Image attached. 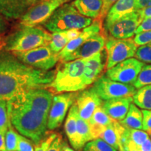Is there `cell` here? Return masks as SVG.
I'll use <instances>...</instances> for the list:
<instances>
[{
  "instance_id": "13",
  "label": "cell",
  "mask_w": 151,
  "mask_h": 151,
  "mask_svg": "<svg viewBox=\"0 0 151 151\" xmlns=\"http://www.w3.org/2000/svg\"><path fill=\"white\" fill-rule=\"evenodd\" d=\"M142 20L140 11L136 10L111 23L105 29L111 37L115 39H130L135 35L136 30Z\"/></svg>"
},
{
  "instance_id": "27",
  "label": "cell",
  "mask_w": 151,
  "mask_h": 151,
  "mask_svg": "<svg viewBox=\"0 0 151 151\" xmlns=\"http://www.w3.org/2000/svg\"><path fill=\"white\" fill-rule=\"evenodd\" d=\"M77 134H78V150L83 148L89 141L93 140L89 122L86 121L80 117H77Z\"/></svg>"
},
{
  "instance_id": "7",
  "label": "cell",
  "mask_w": 151,
  "mask_h": 151,
  "mask_svg": "<svg viewBox=\"0 0 151 151\" xmlns=\"http://www.w3.org/2000/svg\"><path fill=\"white\" fill-rule=\"evenodd\" d=\"M91 88L104 101L116 98L133 97L137 91L133 85L117 82L106 75L99 76L94 81Z\"/></svg>"
},
{
  "instance_id": "42",
  "label": "cell",
  "mask_w": 151,
  "mask_h": 151,
  "mask_svg": "<svg viewBox=\"0 0 151 151\" xmlns=\"http://www.w3.org/2000/svg\"><path fill=\"white\" fill-rule=\"evenodd\" d=\"M9 20L0 15V36H2L7 30L9 29Z\"/></svg>"
},
{
  "instance_id": "32",
  "label": "cell",
  "mask_w": 151,
  "mask_h": 151,
  "mask_svg": "<svg viewBox=\"0 0 151 151\" xmlns=\"http://www.w3.org/2000/svg\"><path fill=\"white\" fill-rule=\"evenodd\" d=\"M149 85H151V64L143 66L133 86L138 90Z\"/></svg>"
},
{
  "instance_id": "29",
  "label": "cell",
  "mask_w": 151,
  "mask_h": 151,
  "mask_svg": "<svg viewBox=\"0 0 151 151\" xmlns=\"http://www.w3.org/2000/svg\"><path fill=\"white\" fill-rule=\"evenodd\" d=\"M69 39L66 35L65 31L53 32L51 34V40L48 46L52 51L56 54H59L69 43Z\"/></svg>"
},
{
  "instance_id": "47",
  "label": "cell",
  "mask_w": 151,
  "mask_h": 151,
  "mask_svg": "<svg viewBox=\"0 0 151 151\" xmlns=\"http://www.w3.org/2000/svg\"><path fill=\"white\" fill-rule=\"evenodd\" d=\"M119 151H141L140 148H135V147H130L127 146H123L121 145L119 148Z\"/></svg>"
},
{
  "instance_id": "37",
  "label": "cell",
  "mask_w": 151,
  "mask_h": 151,
  "mask_svg": "<svg viewBox=\"0 0 151 151\" xmlns=\"http://www.w3.org/2000/svg\"><path fill=\"white\" fill-rule=\"evenodd\" d=\"M134 41L137 46H142L151 42V30L136 35Z\"/></svg>"
},
{
  "instance_id": "3",
  "label": "cell",
  "mask_w": 151,
  "mask_h": 151,
  "mask_svg": "<svg viewBox=\"0 0 151 151\" xmlns=\"http://www.w3.org/2000/svg\"><path fill=\"white\" fill-rule=\"evenodd\" d=\"M51 34L43 28L20 23L5 39L4 50L23 52L43 46H48Z\"/></svg>"
},
{
  "instance_id": "49",
  "label": "cell",
  "mask_w": 151,
  "mask_h": 151,
  "mask_svg": "<svg viewBox=\"0 0 151 151\" xmlns=\"http://www.w3.org/2000/svg\"><path fill=\"white\" fill-rule=\"evenodd\" d=\"M5 39L6 37H4V36H0V45L2 44V43H5Z\"/></svg>"
},
{
  "instance_id": "24",
  "label": "cell",
  "mask_w": 151,
  "mask_h": 151,
  "mask_svg": "<svg viewBox=\"0 0 151 151\" xmlns=\"http://www.w3.org/2000/svg\"><path fill=\"white\" fill-rule=\"evenodd\" d=\"M73 4L78 12L91 18H98L102 7V0H74Z\"/></svg>"
},
{
  "instance_id": "8",
  "label": "cell",
  "mask_w": 151,
  "mask_h": 151,
  "mask_svg": "<svg viewBox=\"0 0 151 151\" xmlns=\"http://www.w3.org/2000/svg\"><path fill=\"white\" fill-rule=\"evenodd\" d=\"M105 48L107 55L106 68L109 69L124 60L133 58L138 46L131 38L120 39L111 37L106 42Z\"/></svg>"
},
{
  "instance_id": "15",
  "label": "cell",
  "mask_w": 151,
  "mask_h": 151,
  "mask_svg": "<svg viewBox=\"0 0 151 151\" xmlns=\"http://www.w3.org/2000/svg\"><path fill=\"white\" fill-rule=\"evenodd\" d=\"M101 24H102V21L97 18L92 22L90 25L83 29L78 37L69 41L67 46L59 53L60 60H61V62L65 61L68 57L74 52L81 45L83 44L90 37L100 33L101 29Z\"/></svg>"
},
{
  "instance_id": "33",
  "label": "cell",
  "mask_w": 151,
  "mask_h": 151,
  "mask_svg": "<svg viewBox=\"0 0 151 151\" xmlns=\"http://www.w3.org/2000/svg\"><path fill=\"white\" fill-rule=\"evenodd\" d=\"M19 134L12 124H10L9 129L5 134L6 147L7 151H17L18 150Z\"/></svg>"
},
{
  "instance_id": "34",
  "label": "cell",
  "mask_w": 151,
  "mask_h": 151,
  "mask_svg": "<svg viewBox=\"0 0 151 151\" xmlns=\"http://www.w3.org/2000/svg\"><path fill=\"white\" fill-rule=\"evenodd\" d=\"M134 57L143 63L151 64V42L138 47Z\"/></svg>"
},
{
  "instance_id": "6",
  "label": "cell",
  "mask_w": 151,
  "mask_h": 151,
  "mask_svg": "<svg viewBox=\"0 0 151 151\" xmlns=\"http://www.w3.org/2000/svg\"><path fill=\"white\" fill-rule=\"evenodd\" d=\"M12 53L23 63L42 71H50L60 60L59 54L52 52L49 46L38 47L27 51L13 52Z\"/></svg>"
},
{
  "instance_id": "50",
  "label": "cell",
  "mask_w": 151,
  "mask_h": 151,
  "mask_svg": "<svg viewBox=\"0 0 151 151\" xmlns=\"http://www.w3.org/2000/svg\"><path fill=\"white\" fill-rule=\"evenodd\" d=\"M4 46H5V43L0 45V52H1V50H3L4 49Z\"/></svg>"
},
{
  "instance_id": "22",
  "label": "cell",
  "mask_w": 151,
  "mask_h": 151,
  "mask_svg": "<svg viewBox=\"0 0 151 151\" xmlns=\"http://www.w3.org/2000/svg\"><path fill=\"white\" fill-rule=\"evenodd\" d=\"M125 129L118 121L113 120V122L107 126L101 132L99 138H101L113 148L119 150L121 141L122 135Z\"/></svg>"
},
{
  "instance_id": "16",
  "label": "cell",
  "mask_w": 151,
  "mask_h": 151,
  "mask_svg": "<svg viewBox=\"0 0 151 151\" xmlns=\"http://www.w3.org/2000/svg\"><path fill=\"white\" fill-rule=\"evenodd\" d=\"M106 42V41L104 36L98 33L87 40L64 62H69L78 59H88L98 52L102 51Z\"/></svg>"
},
{
  "instance_id": "31",
  "label": "cell",
  "mask_w": 151,
  "mask_h": 151,
  "mask_svg": "<svg viewBox=\"0 0 151 151\" xmlns=\"http://www.w3.org/2000/svg\"><path fill=\"white\" fill-rule=\"evenodd\" d=\"M11 123L7 101L0 100V132L6 134Z\"/></svg>"
},
{
  "instance_id": "20",
  "label": "cell",
  "mask_w": 151,
  "mask_h": 151,
  "mask_svg": "<svg viewBox=\"0 0 151 151\" xmlns=\"http://www.w3.org/2000/svg\"><path fill=\"white\" fill-rule=\"evenodd\" d=\"M137 10L136 0H118L111 7L105 18L104 27L119 20L126 15Z\"/></svg>"
},
{
  "instance_id": "41",
  "label": "cell",
  "mask_w": 151,
  "mask_h": 151,
  "mask_svg": "<svg viewBox=\"0 0 151 151\" xmlns=\"http://www.w3.org/2000/svg\"><path fill=\"white\" fill-rule=\"evenodd\" d=\"M63 139L61 135H57L55 139L52 141L51 144L48 149V151H60V146Z\"/></svg>"
},
{
  "instance_id": "43",
  "label": "cell",
  "mask_w": 151,
  "mask_h": 151,
  "mask_svg": "<svg viewBox=\"0 0 151 151\" xmlns=\"http://www.w3.org/2000/svg\"><path fill=\"white\" fill-rule=\"evenodd\" d=\"M148 7H151V0H136L137 10H142Z\"/></svg>"
},
{
  "instance_id": "40",
  "label": "cell",
  "mask_w": 151,
  "mask_h": 151,
  "mask_svg": "<svg viewBox=\"0 0 151 151\" xmlns=\"http://www.w3.org/2000/svg\"><path fill=\"white\" fill-rule=\"evenodd\" d=\"M151 30V18H144L136 30L135 35Z\"/></svg>"
},
{
  "instance_id": "46",
  "label": "cell",
  "mask_w": 151,
  "mask_h": 151,
  "mask_svg": "<svg viewBox=\"0 0 151 151\" xmlns=\"http://www.w3.org/2000/svg\"><path fill=\"white\" fill-rule=\"evenodd\" d=\"M0 150L7 151L6 147L5 134L1 132H0Z\"/></svg>"
},
{
  "instance_id": "25",
  "label": "cell",
  "mask_w": 151,
  "mask_h": 151,
  "mask_svg": "<svg viewBox=\"0 0 151 151\" xmlns=\"http://www.w3.org/2000/svg\"><path fill=\"white\" fill-rule=\"evenodd\" d=\"M149 138V134L144 130L125 129L122 135L120 146L140 148L142 143Z\"/></svg>"
},
{
  "instance_id": "45",
  "label": "cell",
  "mask_w": 151,
  "mask_h": 151,
  "mask_svg": "<svg viewBox=\"0 0 151 151\" xmlns=\"http://www.w3.org/2000/svg\"><path fill=\"white\" fill-rule=\"evenodd\" d=\"M141 151H151V139L150 138L147 139L140 146Z\"/></svg>"
},
{
  "instance_id": "48",
  "label": "cell",
  "mask_w": 151,
  "mask_h": 151,
  "mask_svg": "<svg viewBox=\"0 0 151 151\" xmlns=\"http://www.w3.org/2000/svg\"><path fill=\"white\" fill-rule=\"evenodd\" d=\"M60 151H74L68 145L67 141L62 140L60 146Z\"/></svg>"
},
{
  "instance_id": "4",
  "label": "cell",
  "mask_w": 151,
  "mask_h": 151,
  "mask_svg": "<svg viewBox=\"0 0 151 151\" xmlns=\"http://www.w3.org/2000/svg\"><path fill=\"white\" fill-rule=\"evenodd\" d=\"M86 59L61 62L55 73L53 81L48 87L55 93L76 92L86 89L84 69Z\"/></svg>"
},
{
  "instance_id": "9",
  "label": "cell",
  "mask_w": 151,
  "mask_h": 151,
  "mask_svg": "<svg viewBox=\"0 0 151 151\" xmlns=\"http://www.w3.org/2000/svg\"><path fill=\"white\" fill-rule=\"evenodd\" d=\"M72 0H41L28 9L22 18L20 23L29 26L43 24L59 7Z\"/></svg>"
},
{
  "instance_id": "26",
  "label": "cell",
  "mask_w": 151,
  "mask_h": 151,
  "mask_svg": "<svg viewBox=\"0 0 151 151\" xmlns=\"http://www.w3.org/2000/svg\"><path fill=\"white\" fill-rule=\"evenodd\" d=\"M143 113L137 105L132 103L125 118L120 121L125 129L143 130Z\"/></svg>"
},
{
  "instance_id": "23",
  "label": "cell",
  "mask_w": 151,
  "mask_h": 151,
  "mask_svg": "<svg viewBox=\"0 0 151 151\" xmlns=\"http://www.w3.org/2000/svg\"><path fill=\"white\" fill-rule=\"evenodd\" d=\"M77 117L78 111L75 102L69 109L68 116L66 118L65 128L66 134L71 145L75 150H78V134H77Z\"/></svg>"
},
{
  "instance_id": "5",
  "label": "cell",
  "mask_w": 151,
  "mask_h": 151,
  "mask_svg": "<svg viewBox=\"0 0 151 151\" xmlns=\"http://www.w3.org/2000/svg\"><path fill=\"white\" fill-rule=\"evenodd\" d=\"M92 22V18L80 14L72 2H68L59 7L42 24L49 32L53 33L71 29H84Z\"/></svg>"
},
{
  "instance_id": "12",
  "label": "cell",
  "mask_w": 151,
  "mask_h": 151,
  "mask_svg": "<svg viewBox=\"0 0 151 151\" xmlns=\"http://www.w3.org/2000/svg\"><path fill=\"white\" fill-rule=\"evenodd\" d=\"M77 96L78 94L75 92H66L54 96L48 113V129L53 130L61 125L67 111L74 104Z\"/></svg>"
},
{
  "instance_id": "39",
  "label": "cell",
  "mask_w": 151,
  "mask_h": 151,
  "mask_svg": "<svg viewBox=\"0 0 151 151\" xmlns=\"http://www.w3.org/2000/svg\"><path fill=\"white\" fill-rule=\"evenodd\" d=\"M143 113V130L150 134H151V110H142Z\"/></svg>"
},
{
  "instance_id": "51",
  "label": "cell",
  "mask_w": 151,
  "mask_h": 151,
  "mask_svg": "<svg viewBox=\"0 0 151 151\" xmlns=\"http://www.w3.org/2000/svg\"><path fill=\"white\" fill-rule=\"evenodd\" d=\"M149 135L150 136V139H151V134H149Z\"/></svg>"
},
{
  "instance_id": "30",
  "label": "cell",
  "mask_w": 151,
  "mask_h": 151,
  "mask_svg": "<svg viewBox=\"0 0 151 151\" xmlns=\"http://www.w3.org/2000/svg\"><path fill=\"white\" fill-rule=\"evenodd\" d=\"M82 151H118L101 138H97L85 145Z\"/></svg>"
},
{
  "instance_id": "38",
  "label": "cell",
  "mask_w": 151,
  "mask_h": 151,
  "mask_svg": "<svg viewBox=\"0 0 151 151\" xmlns=\"http://www.w3.org/2000/svg\"><path fill=\"white\" fill-rule=\"evenodd\" d=\"M118 1V0H102V7H101L99 16L98 19H99L101 21H102L104 19L106 18L109 10H110L111 7H112Z\"/></svg>"
},
{
  "instance_id": "21",
  "label": "cell",
  "mask_w": 151,
  "mask_h": 151,
  "mask_svg": "<svg viewBox=\"0 0 151 151\" xmlns=\"http://www.w3.org/2000/svg\"><path fill=\"white\" fill-rule=\"evenodd\" d=\"M113 120L106 113L102 106L98 107L88 121L93 139L99 138L103 130L112 123Z\"/></svg>"
},
{
  "instance_id": "35",
  "label": "cell",
  "mask_w": 151,
  "mask_h": 151,
  "mask_svg": "<svg viewBox=\"0 0 151 151\" xmlns=\"http://www.w3.org/2000/svg\"><path fill=\"white\" fill-rule=\"evenodd\" d=\"M17 151H35L32 141L22 135H19Z\"/></svg>"
},
{
  "instance_id": "10",
  "label": "cell",
  "mask_w": 151,
  "mask_h": 151,
  "mask_svg": "<svg viewBox=\"0 0 151 151\" xmlns=\"http://www.w3.org/2000/svg\"><path fill=\"white\" fill-rule=\"evenodd\" d=\"M53 97V94L49 90L44 88H35L22 92L11 100L34 110L48 114Z\"/></svg>"
},
{
  "instance_id": "2",
  "label": "cell",
  "mask_w": 151,
  "mask_h": 151,
  "mask_svg": "<svg viewBox=\"0 0 151 151\" xmlns=\"http://www.w3.org/2000/svg\"><path fill=\"white\" fill-rule=\"evenodd\" d=\"M8 111L12 125L20 134L28 138L35 146L43 140L48 129V114L8 101Z\"/></svg>"
},
{
  "instance_id": "18",
  "label": "cell",
  "mask_w": 151,
  "mask_h": 151,
  "mask_svg": "<svg viewBox=\"0 0 151 151\" xmlns=\"http://www.w3.org/2000/svg\"><path fill=\"white\" fill-rule=\"evenodd\" d=\"M132 103V97L116 98L105 101L101 106L110 118L120 122L125 118Z\"/></svg>"
},
{
  "instance_id": "36",
  "label": "cell",
  "mask_w": 151,
  "mask_h": 151,
  "mask_svg": "<svg viewBox=\"0 0 151 151\" xmlns=\"http://www.w3.org/2000/svg\"><path fill=\"white\" fill-rule=\"evenodd\" d=\"M57 135L58 134L55 133H51L50 135H48L46 139H43L39 144L35 146V151H48L52 141L54 140Z\"/></svg>"
},
{
  "instance_id": "19",
  "label": "cell",
  "mask_w": 151,
  "mask_h": 151,
  "mask_svg": "<svg viewBox=\"0 0 151 151\" xmlns=\"http://www.w3.org/2000/svg\"><path fill=\"white\" fill-rule=\"evenodd\" d=\"M104 67L103 50L86 59L83 76L86 88L94 83V81L99 77Z\"/></svg>"
},
{
  "instance_id": "28",
  "label": "cell",
  "mask_w": 151,
  "mask_h": 151,
  "mask_svg": "<svg viewBox=\"0 0 151 151\" xmlns=\"http://www.w3.org/2000/svg\"><path fill=\"white\" fill-rule=\"evenodd\" d=\"M133 102L143 110H151V85L137 90L133 96Z\"/></svg>"
},
{
  "instance_id": "1",
  "label": "cell",
  "mask_w": 151,
  "mask_h": 151,
  "mask_svg": "<svg viewBox=\"0 0 151 151\" xmlns=\"http://www.w3.org/2000/svg\"><path fill=\"white\" fill-rule=\"evenodd\" d=\"M52 71L35 69L20 61L14 53L0 52V100L9 101L35 88H48L53 81Z\"/></svg>"
},
{
  "instance_id": "52",
  "label": "cell",
  "mask_w": 151,
  "mask_h": 151,
  "mask_svg": "<svg viewBox=\"0 0 151 151\" xmlns=\"http://www.w3.org/2000/svg\"><path fill=\"white\" fill-rule=\"evenodd\" d=\"M0 151H1V150H0Z\"/></svg>"
},
{
  "instance_id": "11",
  "label": "cell",
  "mask_w": 151,
  "mask_h": 151,
  "mask_svg": "<svg viewBox=\"0 0 151 151\" xmlns=\"http://www.w3.org/2000/svg\"><path fill=\"white\" fill-rule=\"evenodd\" d=\"M145 63L131 58L107 69L106 76L111 80L125 84L134 85Z\"/></svg>"
},
{
  "instance_id": "14",
  "label": "cell",
  "mask_w": 151,
  "mask_h": 151,
  "mask_svg": "<svg viewBox=\"0 0 151 151\" xmlns=\"http://www.w3.org/2000/svg\"><path fill=\"white\" fill-rule=\"evenodd\" d=\"M102 101L91 88L83 90L78 94L75 101L78 116L86 121H89L94 111L102 106Z\"/></svg>"
},
{
  "instance_id": "44",
  "label": "cell",
  "mask_w": 151,
  "mask_h": 151,
  "mask_svg": "<svg viewBox=\"0 0 151 151\" xmlns=\"http://www.w3.org/2000/svg\"><path fill=\"white\" fill-rule=\"evenodd\" d=\"M81 32V29H69L65 31L66 35L68 39H69V41L72 40V39H75V38L78 37L79 35H80Z\"/></svg>"
},
{
  "instance_id": "17",
  "label": "cell",
  "mask_w": 151,
  "mask_h": 151,
  "mask_svg": "<svg viewBox=\"0 0 151 151\" xmlns=\"http://www.w3.org/2000/svg\"><path fill=\"white\" fill-rule=\"evenodd\" d=\"M41 0H0V15L9 20H18Z\"/></svg>"
}]
</instances>
